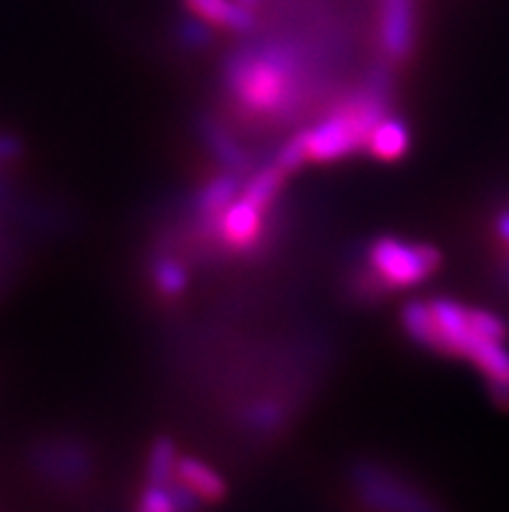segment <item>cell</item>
I'll return each mask as SVG.
<instances>
[{
  "label": "cell",
  "instance_id": "1",
  "mask_svg": "<svg viewBox=\"0 0 509 512\" xmlns=\"http://www.w3.org/2000/svg\"><path fill=\"white\" fill-rule=\"evenodd\" d=\"M302 52L294 42H263L234 50L224 63V86L245 117L273 120L299 102Z\"/></svg>",
  "mask_w": 509,
  "mask_h": 512
},
{
  "label": "cell",
  "instance_id": "2",
  "mask_svg": "<svg viewBox=\"0 0 509 512\" xmlns=\"http://www.w3.org/2000/svg\"><path fill=\"white\" fill-rule=\"evenodd\" d=\"M364 266L372 268L390 292L416 289L442 268V253L434 245L408 242L382 234L364 250Z\"/></svg>",
  "mask_w": 509,
  "mask_h": 512
},
{
  "label": "cell",
  "instance_id": "3",
  "mask_svg": "<svg viewBox=\"0 0 509 512\" xmlns=\"http://www.w3.org/2000/svg\"><path fill=\"white\" fill-rule=\"evenodd\" d=\"M348 481L359 505L369 512H442L424 489L382 463L359 461Z\"/></svg>",
  "mask_w": 509,
  "mask_h": 512
},
{
  "label": "cell",
  "instance_id": "4",
  "mask_svg": "<svg viewBox=\"0 0 509 512\" xmlns=\"http://www.w3.org/2000/svg\"><path fill=\"white\" fill-rule=\"evenodd\" d=\"M265 216H268L265 211L255 208L239 195L237 201L229 203L206 229H213V240L219 247H224L226 253L252 255L263 247Z\"/></svg>",
  "mask_w": 509,
  "mask_h": 512
},
{
  "label": "cell",
  "instance_id": "5",
  "mask_svg": "<svg viewBox=\"0 0 509 512\" xmlns=\"http://www.w3.org/2000/svg\"><path fill=\"white\" fill-rule=\"evenodd\" d=\"M377 47L385 63H406L416 50V3L413 0H382Z\"/></svg>",
  "mask_w": 509,
  "mask_h": 512
},
{
  "label": "cell",
  "instance_id": "6",
  "mask_svg": "<svg viewBox=\"0 0 509 512\" xmlns=\"http://www.w3.org/2000/svg\"><path fill=\"white\" fill-rule=\"evenodd\" d=\"M198 133L203 146L211 151V156L216 159V164H219L221 169H226V172H237V175H245L247 169H250V154H247L245 146L234 138V130L229 128V125L221 123L219 117H200Z\"/></svg>",
  "mask_w": 509,
  "mask_h": 512
},
{
  "label": "cell",
  "instance_id": "7",
  "mask_svg": "<svg viewBox=\"0 0 509 512\" xmlns=\"http://www.w3.org/2000/svg\"><path fill=\"white\" fill-rule=\"evenodd\" d=\"M182 3L190 16L206 21L208 26H221L239 34L255 29V13L239 0H182Z\"/></svg>",
  "mask_w": 509,
  "mask_h": 512
},
{
  "label": "cell",
  "instance_id": "8",
  "mask_svg": "<svg viewBox=\"0 0 509 512\" xmlns=\"http://www.w3.org/2000/svg\"><path fill=\"white\" fill-rule=\"evenodd\" d=\"M174 479L180 481L187 492H193L200 502H206V505L221 502L229 494V484H226L224 476L213 466H208L206 461L190 458V455H180Z\"/></svg>",
  "mask_w": 509,
  "mask_h": 512
},
{
  "label": "cell",
  "instance_id": "9",
  "mask_svg": "<svg viewBox=\"0 0 509 512\" xmlns=\"http://www.w3.org/2000/svg\"><path fill=\"white\" fill-rule=\"evenodd\" d=\"M242 185H245V175L226 172V169H221L219 175L211 177V180L198 190L193 203L200 224H203V227H211L213 221H216V216H219L229 203L237 201L239 193H242Z\"/></svg>",
  "mask_w": 509,
  "mask_h": 512
},
{
  "label": "cell",
  "instance_id": "10",
  "mask_svg": "<svg viewBox=\"0 0 509 512\" xmlns=\"http://www.w3.org/2000/svg\"><path fill=\"white\" fill-rule=\"evenodd\" d=\"M364 149L382 164H395L411 149V130H408L406 120L400 117L385 115L380 117L374 128L369 130L367 146Z\"/></svg>",
  "mask_w": 509,
  "mask_h": 512
},
{
  "label": "cell",
  "instance_id": "11",
  "mask_svg": "<svg viewBox=\"0 0 509 512\" xmlns=\"http://www.w3.org/2000/svg\"><path fill=\"white\" fill-rule=\"evenodd\" d=\"M286 177L289 175H286L284 169H281V164L273 159V162H268L265 167H260L258 172H252V175L247 177L239 195L255 208L265 211V214H271L273 206H276V198L281 195V190H284Z\"/></svg>",
  "mask_w": 509,
  "mask_h": 512
},
{
  "label": "cell",
  "instance_id": "12",
  "mask_svg": "<svg viewBox=\"0 0 509 512\" xmlns=\"http://www.w3.org/2000/svg\"><path fill=\"white\" fill-rule=\"evenodd\" d=\"M400 325H403V333L411 338L413 344L419 349L432 351L437 354L439 338H437V325H434L432 310H429V302H421V299H411L400 310Z\"/></svg>",
  "mask_w": 509,
  "mask_h": 512
},
{
  "label": "cell",
  "instance_id": "13",
  "mask_svg": "<svg viewBox=\"0 0 509 512\" xmlns=\"http://www.w3.org/2000/svg\"><path fill=\"white\" fill-rule=\"evenodd\" d=\"M177 445L169 437H156L151 442L149 455H146V484H156V487H169L177 474Z\"/></svg>",
  "mask_w": 509,
  "mask_h": 512
},
{
  "label": "cell",
  "instance_id": "14",
  "mask_svg": "<svg viewBox=\"0 0 509 512\" xmlns=\"http://www.w3.org/2000/svg\"><path fill=\"white\" fill-rule=\"evenodd\" d=\"M151 281H154V289L162 297L174 299L182 297L190 286V273L182 266L180 260L172 258V255H159L151 266Z\"/></svg>",
  "mask_w": 509,
  "mask_h": 512
},
{
  "label": "cell",
  "instance_id": "15",
  "mask_svg": "<svg viewBox=\"0 0 509 512\" xmlns=\"http://www.w3.org/2000/svg\"><path fill=\"white\" fill-rule=\"evenodd\" d=\"M211 37H213V26H208L206 21L195 19V16H190V19H185L180 26H177V39H180V45L190 47V50L208 47L211 45Z\"/></svg>",
  "mask_w": 509,
  "mask_h": 512
},
{
  "label": "cell",
  "instance_id": "16",
  "mask_svg": "<svg viewBox=\"0 0 509 512\" xmlns=\"http://www.w3.org/2000/svg\"><path fill=\"white\" fill-rule=\"evenodd\" d=\"M136 512H180L174 505V497L169 487H156V484H146L138 497Z\"/></svg>",
  "mask_w": 509,
  "mask_h": 512
},
{
  "label": "cell",
  "instance_id": "17",
  "mask_svg": "<svg viewBox=\"0 0 509 512\" xmlns=\"http://www.w3.org/2000/svg\"><path fill=\"white\" fill-rule=\"evenodd\" d=\"M21 156V143L13 136L0 133V164H8Z\"/></svg>",
  "mask_w": 509,
  "mask_h": 512
},
{
  "label": "cell",
  "instance_id": "18",
  "mask_svg": "<svg viewBox=\"0 0 509 512\" xmlns=\"http://www.w3.org/2000/svg\"><path fill=\"white\" fill-rule=\"evenodd\" d=\"M494 234H497V240L502 245L509 247V206L499 208L497 214H494Z\"/></svg>",
  "mask_w": 509,
  "mask_h": 512
},
{
  "label": "cell",
  "instance_id": "19",
  "mask_svg": "<svg viewBox=\"0 0 509 512\" xmlns=\"http://www.w3.org/2000/svg\"><path fill=\"white\" fill-rule=\"evenodd\" d=\"M497 281H499V289L509 297V247H507V253L502 255V260H499Z\"/></svg>",
  "mask_w": 509,
  "mask_h": 512
},
{
  "label": "cell",
  "instance_id": "20",
  "mask_svg": "<svg viewBox=\"0 0 509 512\" xmlns=\"http://www.w3.org/2000/svg\"><path fill=\"white\" fill-rule=\"evenodd\" d=\"M239 3H245V6H258V3H260V0H239Z\"/></svg>",
  "mask_w": 509,
  "mask_h": 512
}]
</instances>
